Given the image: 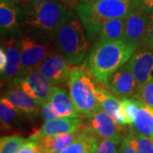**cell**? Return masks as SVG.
Listing matches in <instances>:
<instances>
[{
  "label": "cell",
  "mask_w": 153,
  "mask_h": 153,
  "mask_svg": "<svg viewBox=\"0 0 153 153\" xmlns=\"http://www.w3.org/2000/svg\"><path fill=\"white\" fill-rule=\"evenodd\" d=\"M71 68L70 65L58 52H53L41 64L38 71L52 85L57 86L68 82Z\"/></svg>",
  "instance_id": "13"
},
{
  "label": "cell",
  "mask_w": 153,
  "mask_h": 153,
  "mask_svg": "<svg viewBox=\"0 0 153 153\" xmlns=\"http://www.w3.org/2000/svg\"><path fill=\"white\" fill-rule=\"evenodd\" d=\"M60 1H63V2H66V3H69V2H71L73 0H60Z\"/></svg>",
  "instance_id": "36"
},
{
  "label": "cell",
  "mask_w": 153,
  "mask_h": 153,
  "mask_svg": "<svg viewBox=\"0 0 153 153\" xmlns=\"http://www.w3.org/2000/svg\"><path fill=\"white\" fill-rule=\"evenodd\" d=\"M130 127L132 130L153 140V110L147 105H141Z\"/></svg>",
  "instance_id": "21"
},
{
  "label": "cell",
  "mask_w": 153,
  "mask_h": 153,
  "mask_svg": "<svg viewBox=\"0 0 153 153\" xmlns=\"http://www.w3.org/2000/svg\"><path fill=\"white\" fill-rule=\"evenodd\" d=\"M153 110V81L140 85L134 98Z\"/></svg>",
  "instance_id": "25"
},
{
  "label": "cell",
  "mask_w": 153,
  "mask_h": 153,
  "mask_svg": "<svg viewBox=\"0 0 153 153\" xmlns=\"http://www.w3.org/2000/svg\"><path fill=\"white\" fill-rule=\"evenodd\" d=\"M21 51V71L18 76L38 70L44 60L54 51L51 44H41L26 35L18 38Z\"/></svg>",
  "instance_id": "6"
},
{
  "label": "cell",
  "mask_w": 153,
  "mask_h": 153,
  "mask_svg": "<svg viewBox=\"0 0 153 153\" xmlns=\"http://www.w3.org/2000/svg\"><path fill=\"white\" fill-rule=\"evenodd\" d=\"M22 7L15 0H0V32L3 38L22 36Z\"/></svg>",
  "instance_id": "8"
},
{
  "label": "cell",
  "mask_w": 153,
  "mask_h": 153,
  "mask_svg": "<svg viewBox=\"0 0 153 153\" xmlns=\"http://www.w3.org/2000/svg\"><path fill=\"white\" fill-rule=\"evenodd\" d=\"M11 81L43 105L50 100L53 85L38 70L17 76Z\"/></svg>",
  "instance_id": "7"
},
{
  "label": "cell",
  "mask_w": 153,
  "mask_h": 153,
  "mask_svg": "<svg viewBox=\"0 0 153 153\" xmlns=\"http://www.w3.org/2000/svg\"><path fill=\"white\" fill-rule=\"evenodd\" d=\"M151 14L137 7L125 17V42L135 49L143 44Z\"/></svg>",
  "instance_id": "10"
},
{
  "label": "cell",
  "mask_w": 153,
  "mask_h": 153,
  "mask_svg": "<svg viewBox=\"0 0 153 153\" xmlns=\"http://www.w3.org/2000/svg\"><path fill=\"white\" fill-rule=\"evenodd\" d=\"M98 82L88 70L86 62L71 68L67 82L69 94L77 112L86 117L100 108L96 98Z\"/></svg>",
  "instance_id": "5"
},
{
  "label": "cell",
  "mask_w": 153,
  "mask_h": 153,
  "mask_svg": "<svg viewBox=\"0 0 153 153\" xmlns=\"http://www.w3.org/2000/svg\"><path fill=\"white\" fill-rule=\"evenodd\" d=\"M135 49L126 42H103L98 39L90 49L88 68L106 86L110 76L129 60Z\"/></svg>",
  "instance_id": "2"
},
{
  "label": "cell",
  "mask_w": 153,
  "mask_h": 153,
  "mask_svg": "<svg viewBox=\"0 0 153 153\" xmlns=\"http://www.w3.org/2000/svg\"><path fill=\"white\" fill-rule=\"evenodd\" d=\"M95 0H79L80 3H89V2H93Z\"/></svg>",
  "instance_id": "35"
},
{
  "label": "cell",
  "mask_w": 153,
  "mask_h": 153,
  "mask_svg": "<svg viewBox=\"0 0 153 153\" xmlns=\"http://www.w3.org/2000/svg\"><path fill=\"white\" fill-rule=\"evenodd\" d=\"M119 146L113 140L107 138L99 139V145L96 153H118L117 146Z\"/></svg>",
  "instance_id": "27"
},
{
  "label": "cell",
  "mask_w": 153,
  "mask_h": 153,
  "mask_svg": "<svg viewBox=\"0 0 153 153\" xmlns=\"http://www.w3.org/2000/svg\"><path fill=\"white\" fill-rule=\"evenodd\" d=\"M142 103L135 99L128 98L122 100V105L124 110L128 123L129 126H131L132 123H134V120L137 113H138V111Z\"/></svg>",
  "instance_id": "26"
},
{
  "label": "cell",
  "mask_w": 153,
  "mask_h": 153,
  "mask_svg": "<svg viewBox=\"0 0 153 153\" xmlns=\"http://www.w3.org/2000/svg\"><path fill=\"white\" fill-rule=\"evenodd\" d=\"M69 9L66 2L60 0L22 7V35L41 44H51Z\"/></svg>",
  "instance_id": "1"
},
{
  "label": "cell",
  "mask_w": 153,
  "mask_h": 153,
  "mask_svg": "<svg viewBox=\"0 0 153 153\" xmlns=\"http://www.w3.org/2000/svg\"><path fill=\"white\" fill-rule=\"evenodd\" d=\"M128 65L140 86L153 81V49L140 46L133 53Z\"/></svg>",
  "instance_id": "12"
},
{
  "label": "cell",
  "mask_w": 153,
  "mask_h": 153,
  "mask_svg": "<svg viewBox=\"0 0 153 153\" xmlns=\"http://www.w3.org/2000/svg\"><path fill=\"white\" fill-rule=\"evenodd\" d=\"M23 117H27L10 101L3 96L0 100V119L2 128L10 129L13 126H18Z\"/></svg>",
  "instance_id": "22"
},
{
  "label": "cell",
  "mask_w": 153,
  "mask_h": 153,
  "mask_svg": "<svg viewBox=\"0 0 153 153\" xmlns=\"http://www.w3.org/2000/svg\"><path fill=\"white\" fill-rule=\"evenodd\" d=\"M81 127H82V121L80 119V117H56L45 122L38 131L30 136L29 140L35 141L38 138L44 135H52V134L79 131Z\"/></svg>",
  "instance_id": "15"
},
{
  "label": "cell",
  "mask_w": 153,
  "mask_h": 153,
  "mask_svg": "<svg viewBox=\"0 0 153 153\" xmlns=\"http://www.w3.org/2000/svg\"><path fill=\"white\" fill-rule=\"evenodd\" d=\"M4 96L28 117L37 116L43 106L41 102L26 93L22 88L17 86L12 81L8 84Z\"/></svg>",
  "instance_id": "14"
},
{
  "label": "cell",
  "mask_w": 153,
  "mask_h": 153,
  "mask_svg": "<svg viewBox=\"0 0 153 153\" xmlns=\"http://www.w3.org/2000/svg\"><path fill=\"white\" fill-rule=\"evenodd\" d=\"M15 1L16 2L17 4H19L21 7H26V6L40 4V3H44V2H47L50 0H15Z\"/></svg>",
  "instance_id": "33"
},
{
  "label": "cell",
  "mask_w": 153,
  "mask_h": 153,
  "mask_svg": "<svg viewBox=\"0 0 153 153\" xmlns=\"http://www.w3.org/2000/svg\"><path fill=\"white\" fill-rule=\"evenodd\" d=\"M1 46L4 47L7 56L5 69L1 72V82H10L16 77L21 71V51L18 38H4Z\"/></svg>",
  "instance_id": "16"
},
{
  "label": "cell",
  "mask_w": 153,
  "mask_h": 153,
  "mask_svg": "<svg viewBox=\"0 0 153 153\" xmlns=\"http://www.w3.org/2000/svg\"><path fill=\"white\" fill-rule=\"evenodd\" d=\"M76 12L69 9L55 35V49L69 65L82 63L89 49V38Z\"/></svg>",
  "instance_id": "3"
},
{
  "label": "cell",
  "mask_w": 153,
  "mask_h": 153,
  "mask_svg": "<svg viewBox=\"0 0 153 153\" xmlns=\"http://www.w3.org/2000/svg\"><path fill=\"white\" fill-rule=\"evenodd\" d=\"M6 64H7L6 52L4 49V47L1 46V48H0V72H3L4 71Z\"/></svg>",
  "instance_id": "34"
},
{
  "label": "cell",
  "mask_w": 153,
  "mask_h": 153,
  "mask_svg": "<svg viewBox=\"0 0 153 153\" xmlns=\"http://www.w3.org/2000/svg\"><path fill=\"white\" fill-rule=\"evenodd\" d=\"M140 6V0H95L78 3L76 12L81 19L89 40L97 37L105 22L117 18H125Z\"/></svg>",
  "instance_id": "4"
},
{
  "label": "cell",
  "mask_w": 153,
  "mask_h": 153,
  "mask_svg": "<svg viewBox=\"0 0 153 153\" xmlns=\"http://www.w3.org/2000/svg\"><path fill=\"white\" fill-rule=\"evenodd\" d=\"M141 46H146L148 48L153 49V13L150 16V21L146 30V34Z\"/></svg>",
  "instance_id": "29"
},
{
  "label": "cell",
  "mask_w": 153,
  "mask_h": 153,
  "mask_svg": "<svg viewBox=\"0 0 153 153\" xmlns=\"http://www.w3.org/2000/svg\"><path fill=\"white\" fill-rule=\"evenodd\" d=\"M140 8L150 14H152L153 0H140Z\"/></svg>",
  "instance_id": "32"
},
{
  "label": "cell",
  "mask_w": 153,
  "mask_h": 153,
  "mask_svg": "<svg viewBox=\"0 0 153 153\" xmlns=\"http://www.w3.org/2000/svg\"><path fill=\"white\" fill-rule=\"evenodd\" d=\"M137 153H153V140L130 129L126 134Z\"/></svg>",
  "instance_id": "23"
},
{
  "label": "cell",
  "mask_w": 153,
  "mask_h": 153,
  "mask_svg": "<svg viewBox=\"0 0 153 153\" xmlns=\"http://www.w3.org/2000/svg\"><path fill=\"white\" fill-rule=\"evenodd\" d=\"M27 140L18 135L2 137L0 140V153H17Z\"/></svg>",
  "instance_id": "24"
},
{
  "label": "cell",
  "mask_w": 153,
  "mask_h": 153,
  "mask_svg": "<svg viewBox=\"0 0 153 153\" xmlns=\"http://www.w3.org/2000/svg\"><path fill=\"white\" fill-rule=\"evenodd\" d=\"M103 42H125V18H117L105 22L97 33Z\"/></svg>",
  "instance_id": "20"
},
{
  "label": "cell",
  "mask_w": 153,
  "mask_h": 153,
  "mask_svg": "<svg viewBox=\"0 0 153 153\" xmlns=\"http://www.w3.org/2000/svg\"><path fill=\"white\" fill-rule=\"evenodd\" d=\"M118 153H137L127 135L123 137L120 147L118 148Z\"/></svg>",
  "instance_id": "31"
},
{
  "label": "cell",
  "mask_w": 153,
  "mask_h": 153,
  "mask_svg": "<svg viewBox=\"0 0 153 153\" xmlns=\"http://www.w3.org/2000/svg\"><path fill=\"white\" fill-rule=\"evenodd\" d=\"M50 100L58 117H79V113L73 105L70 94L67 93L64 88L53 85Z\"/></svg>",
  "instance_id": "17"
},
{
  "label": "cell",
  "mask_w": 153,
  "mask_h": 153,
  "mask_svg": "<svg viewBox=\"0 0 153 153\" xmlns=\"http://www.w3.org/2000/svg\"><path fill=\"white\" fill-rule=\"evenodd\" d=\"M106 88L113 93L117 98H134L140 88L128 62L120 67L109 77Z\"/></svg>",
  "instance_id": "11"
},
{
  "label": "cell",
  "mask_w": 153,
  "mask_h": 153,
  "mask_svg": "<svg viewBox=\"0 0 153 153\" xmlns=\"http://www.w3.org/2000/svg\"><path fill=\"white\" fill-rule=\"evenodd\" d=\"M99 145L97 135L85 128L80 130L76 138L58 153H96Z\"/></svg>",
  "instance_id": "19"
},
{
  "label": "cell",
  "mask_w": 153,
  "mask_h": 153,
  "mask_svg": "<svg viewBox=\"0 0 153 153\" xmlns=\"http://www.w3.org/2000/svg\"><path fill=\"white\" fill-rule=\"evenodd\" d=\"M79 131L44 135L35 141L42 153H58L76 139Z\"/></svg>",
  "instance_id": "18"
},
{
  "label": "cell",
  "mask_w": 153,
  "mask_h": 153,
  "mask_svg": "<svg viewBox=\"0 0 153 153\" xmlns=\"http://www.w3.org/2000/svg\"><path fill=\"white\" fill-rule=\"evenodd\" d=\"M118 128L111 117L100 107L87 117V123L84 128L98 137L107 138L117 145H121L123 137Z\"/></svg>",
  "instance_id": "9"
},
{
  "label": "cell",
  "mask_w": 153,
  "mask_h": 153,
  "mask_svg": "<svg viewBox=\"0 0 153 153\" xmlns=\"http://www.w3.org/2000/svg\"><path fill=\"white\" fill-rule=\"evenodd\" d=\"M41 116H42L43 120L45 121V122L58 117L56 113H55L51 100H49L43 105L42 109H41Z\"/></svg>",
  "instance_id": "28"
},
{
  "label": "cell",
  "mask_w": 153,
  "mask_h": 153,
  "mask_svg": "<svg viewBox=\"0 0 153 153\" xmlns=\"http://www.w3.org/2000/svg\"><path fill=\"white\" fill-rule=\"evenodd\" d=\"M17 153H42L36 141L27 140L22 145Z\"/></svg>",
  "instance_id": "30"
}]
</instances>
